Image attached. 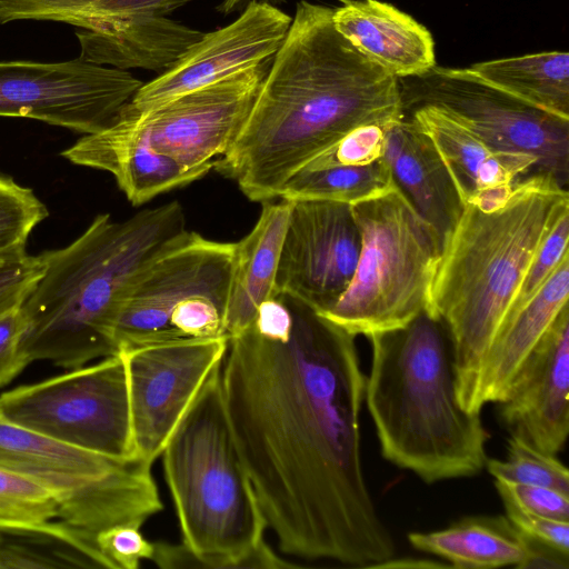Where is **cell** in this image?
I'll return each instance as SVG.
<instances>
[{"instance_id": "cb8c5ba5", "label": "cell", "mask_w": 569, "mask_h": 569, "mask_svg": "<svg viewBox=\"0 0 569 569\" xmlns=\"http://www.w3.org/2000/svg\"><path fill=\"white\" fill-rule=\"evenodd\" d=\"M61 154L73 164L110 172L133 206L208 173L186 168L146 144L113 140L100 131L83 134Z\"/></svg>"}, {"instance_id": "603a6c76", "label": "cell", "mask_w": 569, "mask_h": 569, "mask_svg": "<svg viewBox=\"0 0 569 569\" xmlns=\"http://www.w3.org/2000/svg\"><path fill=\"white\" fill-rule=\"evenodd\" d=\"M408 540L450 567L472 569L531 568L545 547L521 533L506 515L465 517L441 530L410 532Z\"/></svg>"}, {"instance_id": "d6986e66", "label": "cell", "mask_w": 569, "mask_h": 569, "mask_svg": "<svg viewBox=\"0 0 569 569\" xmlns=\"http://www.w3.org/2000/svg\"><path fill=\"white\" fill-rule=\"evenodd\" d=\"M568 296L569 254L539 291L503 320L478 367L466 411L481 412L487 403L505 398L525 360L568 306Z\"/></svg>"}, {"instance_id": "4fadbf2b", "label": "cell", "mask_w": 569, "mask_h": 569, "mask_svg": "<svg viewBox=\"0 0 569 569\" xmlns=\"http://www.w3.org/2000/svg\"><path fill=\"white\" fill-rule=\"evenodd\" d=\"M143 83L80 57L0 61V117L39 120L89 134L107 128Z\"/></svg>"}, {"instance_id": "f1b7e54d", "label": "cell", "mask_w": 569, "mask_h": 569, "mask_svg": "<svg viewBox=\"0 0 569 569\" xmlns=\"http://www.w3.org/2000/svg\"><path fill=\"white\" fill-rule=\"evenodd\" d=\"M393 183L389 164L382 157L362 166L300 170L286 182L278 198L290 201L320 199L352 204L387 190Z\"/></svg>"}, {"instance_id": "7a4b0ae2", "label": "cell", "mask_w": 569, "mask_h": 569, "mask_svg": "<svg viewBox=\"0 0 569 569\" xmlns=\"http://www.w3.org/2000/svg\"><path fill=\"white\" fill-rule=\"evenodd\" d=\"M332 13L297 3L238 137L216 161L251 201L277 199L291 177L352 130L405 117L398 78L352 47Z\"/></svg>"}, {"instance_id": "30bf717a", "label": "cell", "mask_w": 569, "mask_h": 569, "mask_svg": "<svg viewBox=\"0 0 569 569\" xmlns=\"http://www.w3.org/2000/svg\"><path fill=\"white\" fill-rule=\"evenodd\" d=\"M0 413L84 450L118 459L137 457L121 351L98 363L1 393Z\"/></svg>"}, {"instance_id": "e575fe53", "label": "cell", "mask_w": 569, "mask_h": 569, "mask_svg": "<svg viewBox=\"0 0 569 569\" xmlns=\"http://www.w3.org/2000/svg\"><path fill=\"white\" fill-rule=\"evenodd\" d=\"M568 240L569 213L563 214L558 220L551 232L543 241L508 315L528 302L548 280L560 261L569 254Z\"/></svg>"}, {"instance_id": "9c48e42d", "label": "cell", "mask_w": 569, "mask_h": 569, "mask_svg": "<svg viewBox=\"0 0 569 569\" xmlns=\"http://www.w3.org/2000/svg\"><path fill=\"white\" fill-rule=\"evenodd\" d=\"M234 249L233 242L188 230L149 261L120 302L113 329L117 350L180 338L228 337Z\"/></svg>"}, {"instance_id": "6da1fadb", "label": "cell", "mask_w": 569, "mask_h": 569, "mask_svg": "<svg viewBox=\"0 0 569 569\" xmlns=\"http://www.w3.org/2000/svg\"><path fill=\"white\" fill-rule=\"evenodd\" d=\"M356 337L276 291L229 338L221 386L236 446L280 550L378 568L396 548L362 467L366 376Z\"/></svg>"}, {"instance_id": "9a60e30c", "label": "cell", "mask_w": 569, "mask_h": 569, "mask_svg": "<svg viewBox=\"0 0 569 569\" xmlns=\"http://www.w3.org/2000/svg\"><path fill=\"white\" fill-rule=\"evenodd\" d=\"M359 251L360 233L350 204L320 199L292 201L274 291L323 313L349 286Z\"/></svg>"}, {"instance_id": "4316f807", "label": "cell", "mask_w": 569, "mask_h": 569, "mask_svg": "<svg viewBox=\"0 0 569 569\" xmlns=\"http://www.w3.org/2000/svg\"><path fill=\"white\" fill-rule=\"evenodd\" d=\"M109 568L97 542L53 521L41 527L0 525V569Z\"/></svg>"}, {"instance_id": "4dcf8cb0", "label": "cell", "mask_w": 569, "mask_h": 569, "mask_svg": "<svg viewBox=\"0 0 569 569\" xmlns=\"http://www.w3.org/2000/svg\"><path fill=\"white\" fill-rule=\"evenodd\" d=\"M56 491L26 475L0 467V525L41 527L59 521Z\"/></svg>"}, {"instance_id": "836d02e7", "label": "cell", "mask_w": 569, "mask_h": 569, "mask_svg": "<svg viewBox=\"0 0 569 569\" xmlns=\"http://www.w3.org/2000/svg\"><path fill=\"white\" fill-rule=\"evenodd\" d=\"M386 127H359L303 169H322L335 166H362L383 157ZM302 169V170H303Z\"/></svg>"}, {"instance_id": "60d3db41", "label": "cell", "mask_w": 569, "mask_h": 569, "mask_svg": "<svg viewBox=\"0 0 569 569\" xmlns=\"http://www.w3.org/2000/svg\"><path fill=\"white\" fill-rule=\"evenodd\" d=\"M251 0H222L221 3L218 6V11L222 12L223 14H229L237 10L238 8L242 7L244 3H248ZM263 1L270 4L282 2L284 0H259Z\"/></svg>"}, {"instance_id": "ab89813d", "label": "cell", "mask_w": 569, "mask_h": 569, "mask_svg": "<svg viewBox=\"0 0 569 569\" xmlns=\"http://www.w3.org/2000/svg\"><path fill=\"white\" fill-rule=\"evenodd\" d=\"M446 567L447 565L445 563H438V562H435V561H426L423 559L419 560V559H403V560H387L386 562H383L382 565H380L378 568H407V567ZM449 567V566H447Z\"/></svg>"}, {"instance_id": "74e56055", "label": "cell", "mask_w": 569, "mask_h": 569, "mask_svg": "<svg viewBox=\"0 0 569 569\" xmlns=\"http://www.w3.org/2000/svg\"><path fill=\"white\" fill-rule=\"evenodd\" d=\"M506 517L531 541L548 547L566 557L569 553V521H560L518 508L502 501Z\"/></svg>"}, {"instance_id": "8fae6325", "label": "cell", "mask_w": 569, "mask_h": 569, "mask_svg": "<svg viewBox=\"0 0 569 569\" xmlns=\"http://www.w3.org/2000/svg\"><path fill=\"white\" fill-rule=\"evenodd\" d=\"M403 114L435 107L490 147L533 157V174L568 189L569 119L538 109L476 78L467 68L433 67L422 76L398 79Z\"/></svg>"}, {"instance_id": "2e32d148", "label": "cell", "mask_w": 569, "mask_h": 569, "mask_svg": "<svg viewBox=\"0 0 569 569\" xmlns=\"http://www.w3.org/2000/svg\"><path fill=\"white\" fill-rule=\"evenodd\" d=\"M292 17L251 0L228 26L203 36L159 77L143 83L129 103L149 110L273 58Z\"/></svg>"}, {"instance_id": "d590c367", "label": "cell", "mask_w": 569, "mask_h": 569, "mask_svg": "<svg viewBox=\"0 0 569 569\" xmlns=\"http://www.w3.org/2000/svg\"><path fill=\"white\" fill-rule=\"evenodd\" d=\"M96 540L111 569H137L142 560H152L154 553V542L147 540L137 526L108 528Z\"/></svg>"}, {"instance_id": "ba28073f", "label": "cell", "mask_w": 569, "mask_h": 569, "mask_svg": "<svg viewBox=\"0 0 569 569\" xmlns=\"http://www.w3.org/2000/svg\"><path fill=\"white\" fill-rule=\"evenodd\" d=\"M149 461L111 458L17 425L0 413V467L57 492L59 521L88 538L111 527H140L163 509Z\"/></svg>"}, {"instance_id": "5b68a950", "label": "cell", "mask_w": 569, "mask_h": 569, "mask_svg": "<svg viewBox=\"0 0 569 569\" xmlns=\"http://www.w3.org/2000/svg\"><path fill=\"white\" fill-rule=\"evenodd\" d=\"M368 339L365 400L382 457L426 483L479 473L490 433L481 412L466 411L458 401L445 323L425 310Z\"/></svg>"}, {"instance_id": "83f0119b", "label": "cell", "mask_w": 569, "mask_h": 569, "mask_svg": "<svg viewBox=\"0 0 569 569\" xmlns=\"http://www.w3.org/2000/svg\"><path fill=\"white\" fill-rule=\"evenodd\" d=\"M191 0H0V24L62 22L83 31L137 17L164 16Z\"/></svg>"}, {"instance_id": "1f68e13d", "label": "cell", "mask_w": 569, "mask_h": 569, "mask_svg": "<svg viewBox=\"0 0 569 569\" xmlns=\"http://www.w3.org/2000/svg\"><path fill=\"white\" fill-rule=\"evenodd\" d=\"M48 214L32 189L0 173V250L26 247L31 231Z\"/></svg>"}, {"instance_id": "8992f818", "label": "cell", "mask_w": 569, "mask_h": 569, "mask_svg": "<svg viewBox=\"0 0 569 569\" xmlns=\"http://www.w3.org/2000/svg\"><path fill=\"white\" fill-rule=\"evenodd\" d=\"M160 457L182 542L162 543L161 568H291L267 528L224 407L221 363L209 375Z\"/></svg>"}, {"instance_id": "f35d334b", "label": "cell", "mask_w": 569, "mask_h": 569, "mask_svg": "<svg viewBox=\"0 0 569 569\" xmlns=\"http://www.w3.org/2000/svg\"><path fill=\"white\" fill-rule=\"evenodd\" d=\"M26 330L21 308L0 317V388L11 382L29 363L20 348Z\"/></svg>"}, {"instance_id": "d6a6232c", "label": "cell", "mask_w": 569, "mask_h": 569, "mask_svg": "<svg viewBox=\"0 0 569 569\" xmlns=\"http://www.w3.org/2000/svg\"><path fill=\"white\" fill-rule=\"evenodd\" d=\"M44 268L42 253L29 254L26 247L0 250V317L21 308Z\"/></svg>"}, {"instance_id": "7402d4cb", "label": "cell", "mask_w": 569, "mask_h": 569, "mask_svg": "<svg viewBox=\"0 0 569 569\" xmlns=\"http://www.w3.org/2000/svg\"><path fill=\"white\" fill-rule=\"evenodd\" d=\"M80 58L103 67L127 70L168 69L203 32L164 16L120 20L97 31H77Z\"/></svg>"}, {"instance_id": "ffe728a7", "label": "cell", "mask_w": 569, "mask_h": 569, "mask_svg": "<svg viewBox=\"0 0 569 569\" xmlns=\"http://www.w3.org/2000/svg\"><path fill=\"white\" fill-rule=\"evenodd\" d=\"M335 29L362 56L398 79L436 67L430 31L395 6L379 0H339Z\"/></svg>"}, {"instance_id": "e0dca14e", "label": "cell", "mask_w": 569, "mask_h": 569, "mask_svg": "<svg viewBox=\"0 0 569 569\" xmlns=\"http://www.w3.org/2000/svg\"><path fill=\"white\" fill-rule=\"evenodd\" d=\"M499 416L511 433L556 455L569 432V308L565 307L516 373Z\"/></svg>"}, {"instance_id": "5bb4252c", "label": "cell", "mask_w": 569, "mask_h": 569, "mask_svg": "<svg viewBox=\"0 0 569 569\" xmlns=\"http://www.w3.org/2000/svg\"><path fill=\"white\" fill-rule=\"evenodd\" d=\"M229 338H180L119 350L127 370L134 453L151 463L211 371Z\"/></svg>"}, {"instance_id": "d4e9b609", "label": "cell", "mask_w": 569, "mask_h": 569, "mask_svg": "<svg viewBox=\"0 0 569 569\" xmlns=\"http://www.w3.org/2000/svg\"><path fill=\"white\" fill-rule=\"evenodd\" d=\"M292 201L280 198L262 202L251 229L234 242V262L226 317L229 338L253 320L259 306L276 290L278 262Z\"/></svg>"}, {"instance_id": "7c38bea8", "label": "cell", "mask_w": 569, "mask_h": 569, "mask_svg": "<svg viewBox=\"0 0 569 569\" xmlns=\"http://www.w3.org/2000/svg\"><path fill=\"white\" fill-rule=\"evenodd\" d=\"M271 61L149 110H137L127 102L100 132L113 140L146 144L186 168L209 172L238 137Z\"/></svg>"}, {"instance_id": "ac0fdd59", "label": "cell", "mask_w": 569, "mask_h": 569, "mask_svg": "<svg viewBox=\"0 0 569 569\" xmlns=\"http://www.w3.org/2000/svg\"><path fill=\"white\" fill-rule=\"evenodd\" d=\"M433 142L465 203L503 201L519 179L533 174V157L497 150L440 109L420 107L405 113Z\"/></svg>"}, {"instance_id": "484cf974", "label": "cell", "mask_w": 569, "mask_h": 569, "mask_svg": "<svg viewBox=\"0 0 569 569\" xmlns=\"http://www.w3.org/2000/svg\"><path fill=\"white\" fill-rule=\"evenodd\" d=\"M467 69L491 87L569 119V53L566 51L489 60Z\"/></svg>"}, {"instance_id": "8d00e7d4", "label": "cell", "mask_w": 569, "mask_h": 569, "mask_svg": "<svg viewBox=\"0 0 569 569\" xmlns=\"http://www.w3.org/2000/svg\"><path fill=\"white\" fill-rule=\"evenodd\" d=\"M502 501L530 513L569 521V495L555 488L495 480Z\"/></svg>"}, {"instance_id": "f546056e", "label": "cell", "mask_w": 569, "mask_h": 569, "mask_svg": "<svg viewBox=\"0 0 569 569\" xmlns=\"http://www.w3.org/2000/svg\"><path fill=\"white\" fill-rule=\"evenodd\" d=\"M485 467L498 481L543 486L569 495V471L555 455L545 452L525 437L511 433L506 459L487 458Z\"/></svg>"}, {"instance_id": "3957f363", "label": "cell", "mask_w": 569, "mask_h": 569, "mask_svg": "<svg viewBox=\"0 0 569 569\" xmlns=\"http://www.w3.org/2000/svg\"><path fill=\"white\" fill-rule=\"evenodd\" d=\"M567 213L568 189L549 176L529 174L496 206L465 203L443 240L427 311L449 332L463 409L478 367L537 252Z\"/></svg>"}, {"instance_id": "52a82bcc", "label": "cell", "mask_w": 569, "mask_h": 569, "mask_svg": "<svg viewBox=\"0 0 569 569\" xmlns=\"http://www.w3.org/2000/svg\"><path fill=\"white\" fill-rule=\"evenodd\" d=\"M350 207L360 233L357 266L345 292L321 315L369 337L427 310L442 244L396 183Z\"/></svg>"}, {"instance_id": "277c9868", "label": "cell", "mask_w": 569, "mask_h": 569, "mask_svg": "<svg viewBox=\"0 0 569 569\" xmlns=\"http://www.w3.org/2000/svg\"><path fill=\"white\" fill-rule=\"evenodd\" d=\"M187 231L182 206L171 201L122 221L99 214L73 242L42 252L44 272L21 306L28 363L76 369L117 353L113 329L128 286Z\"/></svg>"}, {"instance_id": "44dd1931", "label": "cell", "mask_w": 569, "mask_h": 569, "mask_svg": "<svg viewBox=\"0 0 569 569\" xmlns=\"http://www.w3.org/2000/svg\"><path fill=\"white\" fill-rule=\"evenodd\" d=\"M383 159L395 183L437 231L442 244L465 204L431 139L405 116L386 127Z\"/></svg>"}]
</instances>
